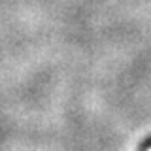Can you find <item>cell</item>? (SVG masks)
Segmentation results:
<instances>
[{
  "label": "cell",
  "mask_w": 151,
  "mask_h": 151,
  "mask_svg": "<svg viewBox=\"0 0 151 151\" xmlns=\"http://www.w3.org/2000/svg\"><path fill=\"white\" fill-rule=\"evenodd\" d=\"M140 151H151V138H149L147 142H145L144 145H142V147H140Z\"/></svg>",
  "instance_id": "obj_1"
}]
</instances>
